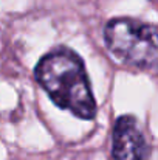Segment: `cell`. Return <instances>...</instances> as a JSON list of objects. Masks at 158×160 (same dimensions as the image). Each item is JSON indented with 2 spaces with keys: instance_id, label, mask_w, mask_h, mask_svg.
<instances>
[{
  "instance_id": "7a4b0ae2",
  "label": "cell",
  "mask_w": 158,
  "mask_h": 160,
  "mask_svg": "<svg viewBox=\"0 0 158 160\" xmlns=\"http://www.w3.org/2000/svg\"><path fill=\"white\" fill-rule=\"evenodd\" d=\"M107 48L121 61L136 67H152L158 59L157 28L133 19L119 17L105 25Z\"/></svg>"
},
{
  "instance_id": "3957f363",
  "label": "cell",
  "mask_w": 158,
  "mask_h": 160,
  "mask_svg": "<svg viewBox=\"0 0 158 160\" xmlns=\"http://www.w3.org/2000/svg\"><path fill=\"white\" fill-rule=\"evenodd\" d=\"M113 160H144L146 142L132 115L119 117L113 128Z\"/></svg>"
},
{
  "instance_id": "6da1fadb",
  "label": "cell",
  "mask_w": 158,
  "mask_h": 160,
  "mask_svg": "<svg viewBox=\"0 0 158 160\" xmlns=\"http://www.w3.org/2000/svg\"><path fill=\"white\" fill-rule=\"evenodd\" d=\"M34 76L56 106L82 120L96 117V101L79 54L56 48L39 61Z\"/></svg>"
}]
</instances>
